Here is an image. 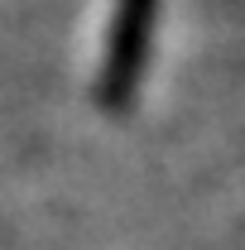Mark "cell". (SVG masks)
<instances>
[{"instance_id":"obj_1","label":"cell","mask_w":245,"mask_h":250,"mask_svg":"<svg viewBox=\"0 0 245 250\" xmlns=\"http://www.w3.org/2000/svg\"><path fill=\"white\" fill-rule=\"evenodd\" d=\"M154 20H159V0H116L106 53H101V82H96V101L111 116H121L140 92L154 43Z\"/></svg>"}]
</instances>
